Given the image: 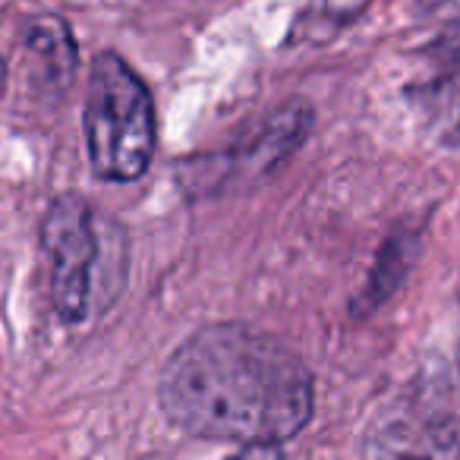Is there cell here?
Returning <instances> with one entry per match:
<instances>
[{"instance_id": "cell-2", "label": "cell", "mask_w": 460, "mask_h": 460, "mask_svg": "<svg viewBox=\"0 0 460 460\" xmlns=\"http://www.w3.org/2000/svg\"><path fill=\"white\" fill-rule=\"evenodd\" d=\"M83 127L98 180L129 183L148 171L158 142L155 102L142 76L120 54L102 51L92 64Z\"/></svg>"}, {"instance_id": "cell-1", "label": "cell", "mask_w": 460, "mask_h": 460, "mask_svg": "<svg viewBox=\"0 0 460 460\" xmlns=\"http://www.w3.org/2000/svg\"><path fill=\"white\" fill-rule=\"evenodd\" d=\"M167 422L192 438L243 447H278L313 420L309 366L271 338L240 322L199 328L167 357L158 376Z\"/></svg>"}, {"instance_id": "cell-3", "label": "cell", "mask_w": 460, "mask_h": 460, "mask_svg": "<svg viewBox=\"0 0 460 460\" xmlns=\"http://www.w3.org/2000/svg\"><path fill=\"white\" fill-rule=\"evenodd\" d=\"M41 252L48 259L54 309L66 325H76L95 303L102 265V234L95 211L83 196L64 192L48 205L41 221Z\"/></svg>"}, {"instance_id": "cell-5", "label": "cell", "mask_w": 460, "mask_h": 460, "mask_svg": "<svg viewBox=\"0 0 460 460\" xmlns=\"http://www.w3.org/2000/svg\"><path fill=\"white\" fill-rule=\"evenodd\" d=\"M26 51L32 60V73L41 85L66 89L76 73L79 48L70 26L60 16H35L26 29Z\"/></svg>"}, {"instance_id": "cell-7", "label": "cell", "mask_w": 460, "mask_h": 460, "mask_svg": "<svg viewBox=\"0 0 460 460\" xmlns=\"http://www.w3.org/2000/svg\"><path fill=\"white\" fill-rule=\"evenodd\" d=\"M429 108H432L435 120H438L441 139L447 146L460 142V66L451 70L445 79H438L435 92H429Z\"/></svg>"}, {"instance_id": "cell-4", "label": "cell", "mask_w": 460, "mask_h": 460, "mask_svg": "<svg viewBox=\"0 0 460 460\" xmlns=\"http://www.w3.org/2000/svg\"><path fill=\"white\" fill-rule=\"evenodd\" d=\"M309 129H313V108L306 102H290L240 146L186 161L180 180L196 196H221L237 186H252L275 173L306 142Z\"/></svg>"}, {"instance_id": "cell-8", "label": "cell", "mask_w": 460, "mask_h": 460, "mask_svg": "<svg viewBox=\"0 0 460 460\" xmlns=\"http://www.w3.org/2000/svg\"><path fill=\"white\" fill-rule=\"evenodd\" d=\"M4 83H7V64L0 58V92H4Z\"/></svg>"}, {"instance_id": "cell-6", "label": "cell", "mask_w": 460, "mask_h": 460, "mask_svg": "<svg viewBox=\"0 0 460 460\" xmlns=\"http://www.w3.org/2000/svg\"><path fill=\"white\" fill-rule=\"evenodd\" d=\"M410 237H391L385 243V250L378 252L376 271L369 278V288H366V306H378L382 300H388L391 294L397 290V284L403 281L410 269Z\"/></svg>"}]
</instances>
